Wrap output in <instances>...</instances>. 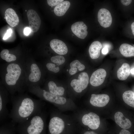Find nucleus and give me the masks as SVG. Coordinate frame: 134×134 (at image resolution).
<instances>
[{"mask_svg":"<svg viewBox=\"0 0 134 134\" xmlns=\"http://www.w3.org/2000/svg\"><path fill=\"white\" fill-rule=\"evenodd\" d=\"M64 1L63 0H47V2L49 6L53 7L56 6Z\"/></svg>","mask_w":134,"mask_h":134,"instance_id":"cd10ccee","label":"nucleus"},{"mask_svg":"<svg viewBox=\"0 0 134 134\" xmlns=\"http://www.w3.org/2000/svg\"><path fill=\"white\" fill-rule=\"evenodd\" d=\"M46 67L49 71L55 73H57L60 70L58 67H56L55 64L50 63H47L46 65Z\"/></svg>","mask_w":134,"mask_h":134,"instance_id":"bb28decb","label":"nucleus"},{"mask_svg":"<svg viewBox=\"0 0 134 134\" xmlns=\"http://www.w3.org/2000/svg\"><path fill=\"white\" fill-rule=\"evenodd\" d=\"M67 71H68V69H67Z\"/></svg>","mask_w":134,"mask_h":134,"instance_id":"58836bf2","label":"nucleus"},{"mask_svg":"<svg viewBox=\"0 0 134 134\" xmlns=\"http://www.w3.org/2000/svg\"><path fill=\"white\" fill-rule=\"evenodd\" d=\"M27 16L31 31L33 33L37 32L41 24V19L35 11L30 9L27 11Z\"/></svg>","mask_w":134,"mask_h":134,"instance_id":"6e6552de","label":"nucleus"},{"mask_svg":"<svg viewBox=\"0 0 134 134\" xmlns=\"http://www.w3.org/2000/svg\"><path fill=\"white\" fill-rule=\"evenodd\" d=\"M12 101V107L8 117L14 123L18 124L41 112L45 104L41 100L27 97L15 98Z\"/></svg>","mask_w":134,"mask_h":134,"instance_id":"f257e3e1","label":"nucleus"},{"mask_svg":"<svg viewBox=\"0 0 134 134\" xmlns=\"http://www.w3.org/2000/svg\"><path fill=\"white\" fill-rule=\"evenodd\" d=\"M106 75L105 70L103 68L99 69L94 72L90 78V84L94 87L101 85L104 82Z\"/></svg>","mask_w":134,"mask_h":134,"instance_id":"9d476101","label":"nucleus"},{"mask_svg":"<svg viewBox=\"0 0 134 134\" xmlns=\"http://www.w3.org/2000/svg\"><path fill=\"white\" fill-rule=\"evenodd\" d=\"M102 47V44L99 41H95L91 44L89 48V52L92 59H96L99 57Z\"/></svg>","mask_w":134,"mask_h":134,"instance_id":"dca6fc26","label":"nucleus"},{"mask_svg":"<svg viewBox=\"0 0 134 134\" xmlns=\"http://www.w3.org/2000/svg\"><path fill=\"white\" fill-rule=\"evenodd\" d=\"M132 1L131 0H120L121 3L125 6H128L130 5L132 2Z\"/></svg>","mask_w":134,"mask_h":134,"instance_id":"473e14b6","label":"nucleus"},{"mask_svg":"<svg viewBox=\"0 0 134 134\" xmlns=\"http://www.w3.org/2000/svg\"><path fill=\"white\" fill-rule=\"evenodd\" d=\"M6 69L7 73L5 75L6 82L8 85H14L21 74V69L18 65L12 63L7 66Z\"/></svg>","mask_w":134,"mask_h":134,"instance_id":"423d86ee","label":"nucleus"},{"mask_svg":"<svg viewBox=\"0 0 134 134\" xmlns=\"http://www.w3.org/2000/svg\"><path fill=\"white\" fill-rule=\"evenodd\" d=\"M15 124L11 121L2 125L0 127V134H16L17 131Z\"/></svg>","mask_w":134,"mask_h":134,"instance_id":"6ab92c4d","label":"nucleus"},{"mask_svg":"<svg viewBox=\"0 0 134 134\" xmlns=\"http://www.w3.org/2000/svg\"><path fill=\"white\" fill-rule=\"evenodd\" d=\"M49 92L58 95L63 96L64 95L65 89L62 86H58L55 83L52 81H49L48 84Z\"/></svg>","mask_w":134,"mask_h":134,"instance_id":"4be33fe9","label":"nucleus"},{"mask_svg":"<svg viewBox=\"0 0 134 134\" xmlns=\"http://www.w3.org/2000/svg\"><path fill=\"white\" fill-rule=\"evenodd\" d=\"M16 59V57L15 55L9 54L8 56L5 60L7 62H10L15 60Z\"/></svg>","mask_w":134,"mask_h":134,"instance_id":"c756f323","label":"nucleus"},{"mask_svg":"<svg viewBox=\"0 0 134 134\" xmlns=\"http://www.w3.org/2000/svg\"><path fill=\"white\" fill-rule=\"evenodd\" d=\"M78 127L72 116L64 114L57 109L50 111L47 134H76Z\"/></svg>","mask_w":134,"mask_h":134,"instance_id":"f03ea898","label":"nucleus"},{"mask_svg":"<svg viewBox=\"0 0 134 134\" xmlns=\"http://www.w3.org/2000/svg\"><path fill=\"white\" fill-rule=\"evenodd\" d=\"M78 125L76 134H98L93 131L86 130L85 129Z\"/></svg>","mask_w":134,"mask_h":134,"instance_id":"a878e982","label":"nucleus"},{"mask_svg":"<svg viewBox=\"0 0 134 134\" xmlns=\"http://www.w3.org/2000/svg\"><path fill=\"white\" fill-rule=\"evenodd\" d=\"M130 72L132 74H134V68L131 70Z\"/></svg>","mask_w":134,"mask_h":134,"instance_id":"4c0bfd02","label":"nucleus"},{"mask_svg":"<svg viewBox=\"0 0 134 134\" xmlns=\"http://www.w3.org/2000/svg\"><path fill=\"white\" fill-rule=\"evenodd\" d=\"M78 79L72 80L70 83V86L74 91L77 93H80L87 87L89 82V77L85 72L80 73Z\"/></svg>","mask_w":134,"mask_h":134,"instance_id":"0eeeda50","label":"nucleus"},{"mask_svg":"<svg viewBox=\"0 0 134 134\" xmlns=\"http://www.w3.org/2000/svg\"><path fill=\"white\" fill-rule=\"evenodd\" d=\"M70 3L68 1H64L55 7L54 12L55 14L59 16L64 15L70 6Z\"/></svg>","mask_w":134,"mask_h":134,"instance_id":"a211bd4d","label":"nucleus"},{"mask_svg":"<svg viewBox=\"0 0 134 134\" xmlns=\"http://www.w3.org/2000/svg\"><path fill=\"white\" fill-rule=\"evenodd\" d=\"M70 68H77L80 71H82L85 68V66L77 60H74L71 62L70 64Z\"/></svg>","mask_w":134,"mask_h":134,"instance_id":"393cba45","label":"nucleus"},{"mask_svg":"<svg viewBox=\"0 0 134 134\" xmlns=\"http://www.w3.org/2000/svg\"><path fill=\"white\" fill-rule=\"evenodd\" d=\"M31 72L29 76V80L32 82H36L40 79L41 76V73L37 65L33 64L31 66Z\"/></svg>","mask_w":134,"mask_h":134,"instance_id":"aec40b11","label":"nucleus"},{"mask_svg":"<svg viewBox=\"0 0 134 134\" xmlns=\"http://www.w3.org/2000/svg\"><path fill=\"white\" fill-rule=\"evenodd\" d=\"M108 52V49L107 47H105L103 48L102 50V52L103 54H105Z\"/></svg>","mask_w":134,"mask_h":134,"instance_id":"c9c22d12","label":"nucleus"},{"mask_svg":"<svg viewBox=\"0 0 134 134\" xmlns=\"http://www.w3.org/2000/svg\"><path fill=\"white\" fill-rule=\"evenodd\" d=\"M31 32V30L30 27H26L24 30V33L26 35H28Z\"/></svg>","mask_w":134,"mask_h":134,"instance_id":"2f4dec72","label":"nucleus"},{"mask_svg":"<svg viewBox=\"0 0 134 134\" xmlns=\"http://www.w3.org/2000/svg\"><path fill=\"white\" fill-rule=\"evenodd\" d=\"M12 33V31L11 29H9L7 30L3 38V39L5 40L7 39L11 36Z\"/></svg>","mask_w":134,"mask_h":134,"instance_id":"7c9ffc66","label":"nucleus"},{"mask_svg":"<svg viewBox=\"0 0 134 134\" xmlns=\"http://www.w3.org/2000/svg\"><path fill=\"white\" fill-rule=\"evenodd\" d=\"M40 97L43 100L53 104L61 112L76 111L78 107L72 100L65 97L52 94L45 90L41 91Z\"/></svg>","mask_w":134,"mask_h":134,"instance_id":"20e7f679","label":"nucleus"},{"mask_svg":"<svg viewBox=\"0 0 134 134\" xmlns=\"http://www.w3.org/2000/svg\"><path fill=\"white\" fill-rule=\"evenodd\" d=\"M50 60L52 62L57 64L58 65L63 64L65 61L64 57L61 55L52 57L51 58Z\"/></svg>","mask_w":134,"mask_h":134,"instance_id":"b1692460","label":"nucleus"},{"mask_svg":"<svg viewBox=\"0 0 134 134\" xmlns=\"http://www.w3.org/2000/svg\"><path fill=\"white\" fill-rule=\"evenodd\" d=\"M131 28L133 34L134 35V22L132 23L131 25Z\"/></svg>","mask_w":134,"mask_h":134,"instance_id":"e433bc0d","label":"nucleus"},{"mask_svg":"<svg viewBox=\"0 0 134 134\" xmlns=\"http://www.w3.org/2000/svg\"><path fill=\"white\" fill-rule=\"evenodd\" d=\"M97 17L98 21L102 27L106 28L111 26L112 18L110 12L107 9H100L98 12Z\"/></svg>","mask_w":134,"mask_h":134,"instance_id":"1a4fd4ad","label":"nucleus"},{"mask_svg":"<svg viewBox=\"0 0 134 134\" xmlns=\"http://www.w3.org/2000/svg\"><path fill=\"white\" fill-rule=\"evenodd\" d=\"M77 68L76 67H71L69 71V74L71 75H73L75 74L77 72Z\"/></svg>","mask_w":134,"mask_h":134,"instance_id":"72a5a7b5","label":"nucleus"},{"mask_svg":"<svg viewBox=\"0 0 134 134\" xmlns=\"http://www.w3.org/2000/svg\"><path fill=\"white\" fill-rule=\"evenodd\" d=\"M114 118L116 123L122 128L127 129L131 127L132 123L131 121L126 118L121 112H116L115 114Z\"/></svg>","mask_w":134,"mask_h":134,"instance_id":"2eb2a0df","label":"nucleus"},{"mask_svg":"<svg viewBox=\"0 0 134 134\" xmlns=\"http://www.w3.org/2000/svg\"><path fill=\"white\" fill-rule=\"evenodd\" d=\"M109 100V97L106 94H92L90 102L92 106L96 107H102L106 105Z\"/></svg>","mask_w":134,"mask_h":134,"instance_id":"9b49d317","label":"nucleus"},{"mask_svg":"<svg viewBox=\"0 0 134 134\" xmlns=\"http://www.w3.org/2000/svg\"><path fill=\"white\" fill-rule=\"evenodd\" d=\"M130 67L129 64L126 63H123L117 71L118 78L120 80H126L130 74Z\"/></svg>","mask_w":134,"mask_h":134,"instance_id":"f3484780","label":"nucleus"},{"mask_svg":"<svg viewBox=\"0 0 134 134\" xmlns=\"http://www.w3.org/2000/svg\"><path fill=\"white\" fill-rule=\"evenodd\" d=\"M9 50L7 49L3 50L0 53L1 58L4 60H5L9 54Z\"/></svg>","mask_w":134,"mask_h":134,"instance_id":"c85d7f7f","label":"nucleus"},{"mask_svg":"<svg viewBox=\"0 0 134 134\" xmlns=\"http://www.w3.org/2000/svg\"><path fill=\"white\" fill-rule=\"evenodd\" d=\"M52 49L56 53L60 55H64L68 52L67 47L62 41L58 39L51 40L50 43Z\"/></svg>","mask_w":134,"mask_h":134,"instance_id":"ddd939ff","label":"nucleus"},{"mask_svg":"<svg viewBox=\"0 0 134 134\" xmlns=\"http://www.w3.org/2000/svg\"><path fill=\"white\" fill-rule=\"evenodd\" d=\"M73 33L78 38L84 39L87 35V27L82 21H78L73 24L71 27Z\"/></svg>","mask_w":134,"mask_h":134,"instance_id":"f8f14e48","label":"nucleus"},{"mask_svg":"<svg viewBox=\"0 0 134 134\" xmlns=\"http://www.w3.org/2000/svg\"><path fill=\"white\" fill-rule=\"evenodd\" d=\"M5 17L6 22L11 27H16L19 23V19L17 15L11 8H9L6 10Z\"/></svg>","mask_w":134,"mask_h":134,"instance_id":"4468645a","label":"nucleus"},{"mask_svg":"<svg viewBox=\"0 0 134 134\" xmlns=\"http://www.w3.org/2000/svg\"><path fill=\"white\" fill-rule=\"evenodd\" d=\"M119 134H131V133L129 131L123 129L120 131Z\"/></svg>","mask_w":134,"mask_h":134,"instance_id":"f704fd0d","label":"nucleus"},{"mask_svg":"<svg viewBox=\"0 0 134 134\" xmlns=\"http://www.w3.org/2000/svg\"><path fill=\"white\" fill-rule=\"evenodd\" d=\"M74 112L72 116L79 126L93 130L99 128L100 121L99 116L93 112L84 113L78 109Z\"/></svg>","mask_w":134,"mask_h":134,"instance_id":"39448f33","label":"nucleus"},{"mask_svg":"<svg viewBox=\"0 0 134 134\" xmlns=\"http://www.w3.org/2000/svg\"><path fill=\"white\" fill-rule=\"evenodd\" d=\"M120 53L124 56L129 57L134 56V46L127 43H123L120 46Z\"/></svg>","mask_w":134,"mask_h":134,"instance_id":"412c9836","label":"nucleus"},{"mask_svg":"<svg viewBox=\"0 0 134 134\" xmlns=\"http://www.w3.org/2000/svg\"><path fill=\"white\" fill-rule=\"evenodd\" d=\"M124 102L128 105L134 108V92L130 90L125 92L122 95Z\"/></svg>","mask_w":134,"mask_h":134,"instance_id":"5701e85b","label":"nucleus"},{"mask_svg":"<svg viewBox=\"0 0 134 134\" xmlns=\"http://www.w3.org/2000/svg\"><path fill=\"white\" fill-rule=\"evenodd\" d=\"M46 113L42 110L27 121L18 124L16 131L19 134H47Z\"/></svg>","mask_w":134,"mask_h":134,"instance_id":"7ed1b4c3","label":"nucleus"}]
</instances>
